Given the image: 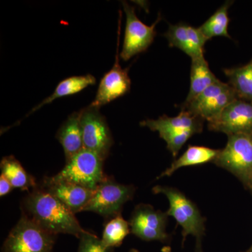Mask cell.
I'll return each instance as SVG.
<instances>
[{
  "label": "cell",
  "instance_id": "6da1fadb",
  "mask_svg": "<svg viewBox=\"0 0 252 252\" xmlns=\"http://www.w3.org/2000/svg\"><path fill=\"white\" fill-rule=\"evenodd\" d=\"M23 207L26 215L53 234L72 235L79 239L86 232L75 214L41 187L32 189L25 198Z\"/></svg>",
  "mask_w": 252,
  "mask_h": 252
},
{
  "label": "cell",
  "instance_id": "7a4b0ae2",
  "mask_svg": "<svg viewBox=\"0 0 252 252\" xmlns=\"http://www.w3.org/2000/svg\"><path fill=\"white\" fill-rule=\"evenodd\" d=\"M152 190L154 193L163 194L168 199L170 207L166 213L182 227V244L185 243L188 235H193L196 238V252H202V239L205 235L206 219L202 216L196 205L173 187L158 185Z\"/></svg>",
  "mask_w": 252,
  "mask_h": 252
},
{
  "label": "cell",
  "instance_id": "3957f363",
  "mask_svg": "<svg viewBox=\"0 0 252 252\" xmlns=\"http://www.w3.org/2000/svg\"><path fill=\"white\" fill-rule=\"evenodd\" d=\"M204 122L202 118L181 109L177 117L163 115L157 120L147 119L141 122L140 126L158 132L160 138L166 142L167 149L175 158L192 136L202 132Z\"/></svg>",
  "mask_w": 252,
  "mask_h": 252
},
{
  "label": "cell",
  "instance_id": "277c9868",
  "mask_svg": "<svg viewBox=\"0 0 252 252\" xmlns=\"http://www.w3.org/2000/svg\"><path fill=\"white\" fill-rule=\"evenodd\" d=\"M228 137L226 145L212 162L231 172L252 195V134Z\"/></svg>",
  "mask_w": 252,
  "mask_h": 252
},
{
  "label": "cell",
  "instance_id": "5b68a950",
  "mask_svg": "<svg viewBox=\"0 0 252 252\" xmlns=\"http://www.w3.org/2000/svg\"><path fill=\"white\" fill-rule=\"evenodd\" d=\"M56 235L41 228L27 215H23L10 231L2 252H54Z\"/></svg>",
  "mask_w": 252,
  "mask_h": 252
},
{
  "label": "cell",
  "instance_id": "8992f818",
  "mask_svg": "<svg viewBox=\"0 0 252 252\" xmlns=\"http://www.w3.org/2000/svg\"><path fill=\"white\" fill-rule=\"evenodd\" d=\"M104 161L98 154L84 149L66 162L63 170L52 177L94 190L107 177L104 173Z\"/></svg>",
  "mask_w": 252,
  "mask_h": 252
},
{
  "label": "cell",
  "instance_id": "52a82bcc",
  "mask_svg": "<svg viewBox=\"0 0 252 252\" xmlns=\"http://www.w3.org/2000/svg\"><path fill=\"white\" fill-rule=\"evenodd\" d=\"M135 188L132 185L118 183L107 177L94 190L83 211L93 212L107 219L122 215L124 205L133 198Z\"/></svg>",
  "mask_w": 252,
  "mask_h": 252
},
{
  "label": "cell",
  "instance_id": "ba28073f",
  "mask_svg": "<svg viewBox=\"0 0 252 252\" xmlns=\"http://www.w3.org/2000/svg\"><path fill=\"white\" fill-rule=\"evenodd\" d=\"M238 99L229 84L218 80L190 102L182 104L181 109L202 118L207 122L215 120L230 103Z\"/></svg>",
  "mask_w": 252,
  "mask_h": 252
},
{
  "label": "cell",
  "instance_id": "9c48e42d",
  "mask_svg": "<svg viewBox=\"0 0 252 252\" xmlns=\"http://www.w3.org/2000/svg\"><path fill=\"white\" fill-rule=\"evenodd\" d=\"M81 127L84 149L98 154L105 160L114 140L105 117L99 112V109L89 105L81 109Z\"/></svg>",
  "mask_w": 252,
  "mask_h": 252
},
{
  "label": "cell",
  "instance_id": "30bf717a",
  "mask_svg": "<svg viewBox=\"0 0 252 252\" xmlns=\"http://www.w3.org/2000/svg\"><path fill=\"white\" fill-rule=\"evenodd\" d=\"M122 5L126 13V24L120 58L127 61L136 55L144 52L153 43L157 35L156 26L161 21L162 17L159 14L155 23L151 26H147L136 16L135 7L125 1H122Z\"/></svg>",
  "mask_w": 252,
  "mask_h": 252
},
{
  "label": "cell",
  "instance_id": "8fae6325",
  "mask_svg": "<svg viewBox=\"0 0 252 252\" xmlns=\"http://www.w3.org/2000/svg\"><path fill=\"white\" fill-rule=\"evenodd\" d=\"M168 217L166 212L156 210L151 205L139 204L129 221L131 233L144 241L166 243L170 240L166 232Z\"/></svg>",
  "mask_w": 252,
  "mask_h": 252
},
{
  "label": "cell",
  "instance_id": "7c38bea8",
  "mask_svg": "<svg viewBox=\"0 0 252 252\" xmlns=\"http://www.w3.org/2000/svg\"><path fill=\"white\" fill-rule=\"evenodd\" d=\"M122 12L119 11V25L117 32V54L115 63L112 69L106 73L99 82L95 98L90 104L92 107L100 109L102 106L122 97L130 90L131 81L128 76V68L123 69L119 64V44H120L121 26Z\"/></svg>",
  "mask_w": 252,
  "mask_h": 252
},
{
  "label": "cell",
  "instance_id": "4fadbf2b",
  "mask_svg": "<svg viewBox=\"0 0 252 252\" xmlns=\"http://www.w3.org/2000/svg\"><path fill=\"white\" fill-rule=\"evenodd\" d=\"M209 130L229 136L252 134V102L236 99L220 114L207 124Z\"/></svg>",
  "mask_w": 252,
  "mask_h": 252
},
{
  "label": "cell",
  "instance_id": "5bb4252c",
  "mask_svg": "<svg viewBox=\"0 0 252 252\" xmlns=\"http://www.w3.org/2000/svg\"><path fill=\"white\" fill-rule=\"evenodd\" d=\"M164 36L170 47L180 49L192 60L204 57V47L208 40L198 28L185 23L170 25Z\"/></svg>",
  "mask_w": 252,
  "mask_h": 252
},
{
  "label": "cell",
  "instance_id": "9a60e30c",
  "mask_svg": "<svg viewBox=\"0 0 252 252\" xmlns=\"http://www.w3.org/2000/svg\"><path fill=\"white\" fill-rule=\"evenodd\" d=\"M41 187L59 199L74 214L83 211L94 192L70 182L54 180L52 177H45Z\"/></svg>",
  "mask_w": 252,
  "mask_h": 252
},
{
  "label": "cell",
  "instance_id": "2e32d148",
  "mask_svg": "<svg viewBox=\"0 0 252 252\" xmlns=\"http://www.w3.org/2000/svg\"><path fill=\"white\" fill-rule=\"evenodd\" d=\"M81 109L68 117L58 131L56 138L63 146L66 162L84 149L81 127Z\"/></svg>",
  "mask_w": 252,
  "mask_h": 252
},
{
  "label": "cell",
  "instance_id": "e0dca14e",
  "mask_svg": "<svg viewBox=\"0 0 252 252\" xmlns=\"http://www.w3.org/2000/svg\"><path fill=\"white\" fill-rule=\"evenodd\" d=\"M220 152V149L208 148L201 146H189L185 153L176 159L171 165L162 172L157 179L158 180L164 177L171 176L176 170L182 167L195 166L213 162Z\"/></svg>",
  "mask_w": 252,
  "mask_h": 252
},
{
  "label": "cell",
  "instance_id": "ac0fdd59",
  "mask_svg": "<svg viewBox=\"0 0 252 252\" xmlns=\"http://www.w3.org/2000/svg\"><path fill=\"white\" fill-rule=\"evenodd\" d=\"M218 80L210 70L208 63L205 57L192 60L190 90L185 101V103L193 100L204 91L206 90L209 86Z\"/></svg>",
  "mask_w": 252,
  "mask_h": 252
},
{
  "label": "cell",
  "instance_id": "d6986e66",
  "mask_svg": "<svg viewBox=\"0 0 252 252\" xmlns=\"http://www.w3.org/2000/svg\"><path fill=\"white\" fill-rule=\"evenodd\" d=\"M95 84V78L90 74L82 76H73V77L67 78L61 81L56 86L54 93L44 99L40 104L32 109L28 115L39 110L43 106L51 103L55 99L79 94L86 88L89 87V86L94 85Z\"/></svg>",
  "mask_w": 252,
  "mask_h": 252
},
{
  "label": "cell",
  "instance_id": "ffe728a7",
  "mask_svg": "<svg viewBox=\"0 0 252 252\" xmlns=\"http://www.w3.org/2000/svg\"><path fill=\"white\" fill-rule=\"evenodd\" d=\"M0 168L1 174L9 181L14 188L26 190L36 187L34 177L28 173L21 162L13 156L3 158Z\"/></svg>",
  "mask_w": 252,
  "mask_h": 252
},
{
  "label": "cell",
  "instance_id": "44dd1931",
  "mask_svg": "<svg viewBox=\"0 0 252 252\" xmlns=\"http://www.w3.org/2000/svg\"><path fill=\"white\" fill-rule=\"evenodd\" d=\"M223 72L238 99L252 102V59L245 65L224 69Z\"/></svg>",
  "mask_w": 252,
  "mask_h": 252
},
{
  "label": "cell",
  "instance_id": "7402d4cb",
  "mask_svg": "<svg viewBox=\"0 0 252 252\" xmlns=\"http://www.w3.org/2000/svg\"><path fill=\"white\" fill-rule=\"evenodd\" d=\"M233 3V1H225L206 22L198 28L199 31L201 32L207 40L215 36L230 38L228 31L230 21L228 9Z\"/></svg>",
  "mask_w": 252,
  "mask_h": 252
},
{
  "label": "cell",
  "instance_id": "603a6c76",
  "mask_svg": "<svg viewBox=\"0 0 252 252\" xmlns=\"http://www.w3.org/2000/svg\"><path fill=\"white\" fill-rule=\"evenodd\" d=\"M130 227L129 222L119 215L111 219L105 225L102 233V243L107 248L114 249L121 246L127 235L130 233Z\"/></svg>",
  "mask_w": 252,
  "mask_h": 252
},
{
  "label": "cell",
  "instance_id": "cb8c5ba5",
  "mask_svg": "<svg viewBox=\"0 0 252 252\" xmlns=\"http://www.w3.org/2000/svg\"><path fill=\"white\" fill-rule=\"evenodd\" d=\"M77 252H112L113 249L107 248L102 240L95 235L86 231L79 238Z\"/></svg>",
  "mask_w": 252,
  "mask_h": 252
},
{
  "label": "cell",
  "instance_id": "d4e9b609",
  "mask_svg": "<svg viewBox=\"0 0 252 252\" xmlns=\"http://www.w3.org/2000/svg\"><path fill=\"white\" fill-rule=\"evenodd\" d=\"M14 189L9 181L1 174L0 176V195L1 197L7 195Z\"/></svg>",
  "mask_w": 252,
  "mask_h": 252
},
{
  "label": "cell",
  "instance_id": "484cf974",
  "mask_svg": "<svg viewBox=\"0 0 252 252\" xmlns=\"http://www.w3.org/2000/svg\"><path fill=\"white\" fill-rule=\"evenodd\" d=\"M161 252H172V249L170 247L165 246L162 248Z\"/></svg>",
  "mask_w": 252,
  "mask_h": 252
},
{
  "label": "cell",
  "instance_id": "4316f807",
  "mask_svg": "<svg viewBox=\"0 0 252 252\" xmlns=\"http://www.w3.org/2000/svg\"><path fill=\"white\" fill-rule=\"evenodd\" d=\"M129 252H140L137 250H135V249H132V250H130Z\"/></svg>",
  "mask_w": 252,
  "mask_h": 252
},
{
  "label": "cell",
  "instance_id": "83f0119b",
  "mask_svg": "<svg viewBox=\"0 0 252 252\" xmlns=\"http://www.w3.org/2000/svg\"><path fill=\"white\" fill-rule=\"evenodd\" d=\"M245 252H252V245L251 247H250V248L247 250V251Z\"/></svg>",
  "mask_w": 252,
  "mask_h": 252
}]
</instances>
